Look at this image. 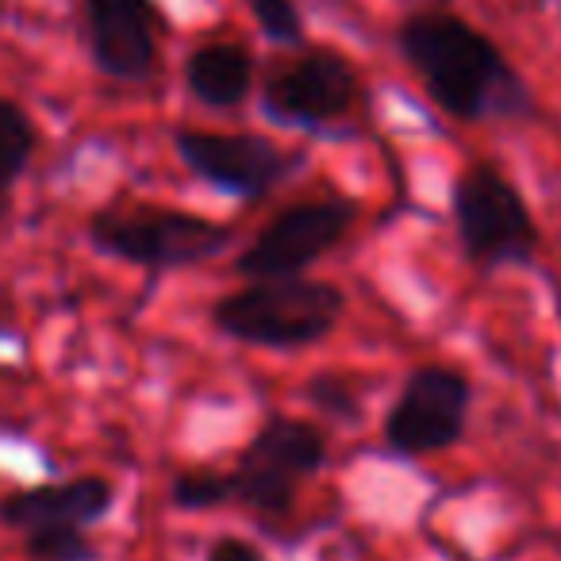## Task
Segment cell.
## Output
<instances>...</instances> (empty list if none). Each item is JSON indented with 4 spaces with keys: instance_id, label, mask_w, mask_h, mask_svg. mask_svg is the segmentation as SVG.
Segmentation results:
<instances>
[{
    "instance_id": "8fae6325",
    "label": "cell",
    "mask_w": 561,
    "mask_h": 561,
    "mask_svg": "<svg viewBox=\"0 0 561 561\" xmlns=\"http://www.w3.org/2000/svg\"><path fill=\"white\" fill-rule=\"evenodd\" d=\"M112 484L104 477H78L66 484H35V489L12 492L0 500V523L16 530H39V527H89L104 519L112 507Z\"/></svg>"
},
{
    "instance_id": "7a4b0ae2",
    "label": "cell",
    "mask_w": 561,
    "mask_h": 561,
    "mask_svg": "<svg viewBox=\"0 0 561 561\" xmlns=\"http://www.w3.org/2000/svg\"><path fill=\"white\" fill-rule=\"evenodd\" d=\"M346 312V297L312 277L250 280L242 293H231L216 305L211 320L234 343L270 346V351H297L312 346L335 331Z\"/></svg>"
},
{
    "instance_id": "4fadbf2b",
    "label": "cell",
    "mask_w": 561,
    "mask_h": 561,
    "mask_svg": "<svg viewBox=\"0 0 561 561\" xmlns=\"http://www.w3.org/2000/svg\"><path fill=\"white\" fill-rule=\"evenodd\" d=\"M35 154V127L27 112L12 101H0V208L9 201L12 185L27 170Z\"/></svg>"
},
{
    "instance_id": "9c48e42d",
    "label": "cell",
    "mask_w": 561,
    "mask_h": 561,
    "mask_svg": "<svg viewBox=\"0 0 561 561\" xmlns=\"http://www.w3.org/2000/svg\"><path fill=\"white\" fill-rule=\"evenodd\" d=\"M358 96V73L335 50H308L265 85V112L285 124H331Z\"/></svg>"
},
{
    "instance_id": "3957f363",
    "label": "cell",
    "mask_w": 561,
    "mask_h": 561,
    "mask_svg": "<svg viewBox=\"0 0 561 561\" xmlns=\"http://www.w3.org/2000/svg\"><path fill=\"white\" fill-rule=\"evenodd\" d=\"M89 242L101 254L147 270H181L216 257L231 242V227L173 208L96 211L89 219Z\"/></svg>"
},
{
    "instance_id": "30bf717a",
    "label": "cell",
    "mask_w": 561,
    "mask_h": 561,
    "mask_svg": "<svg viewBox=\"0 0 561 561\" xmlns=\"http://www.w3.org/2000/svg\"><path fill=\"white\" fill-rule=\"evenodd\" d=\"M85 12L96 70L116 81H147L158 62L162 27L154 0H85Z\"/></svg>"
},
{
    "instance_id": "8992f818",
    "label": "cell",
    "mask_w": 561,
    "mask_h": 561,
    "mask_svg": "<svg viewBox=\"0 0 561 561\" xmlns=\"http://www.w3.org/2000/svg\"><path fill=\"white\" fill-rule=\"evenodd\" d=\"M469 381L458 369L446 366H420L400 389L389 420H385V438L392 450L420 458L454 446L466 435L469 420Z\"/></svg>"
},
{
    "instance_id": "ac0fdd59",
    "label": "cell",
    "mask_w": 561,
    "mask_h": 561,
    "mask_svg": "<svg viewBox=\"0 0 561 561\" xmlns=\"http://www.w3.org/2000/svg\"><path fill=\"white\" fill-rule=\"evenodd\" d=\"M208 561H265L257 546H250L247 538H219L208 550Z\"/></svg>"
},
{
    "instance_id": "ba28073f",
    "label": "cell",
    "mask_w": 561,
    "mask_h": 561,
    "mask_svg": "<svg viewBox=\"0 0 561 561\" xmlns=\"http://www.w3.org/2000/svg\"><path fill=\"white\" fill-rule=\"evenodd\" d=\"M181 162L216 185L219 193L242 196V201H257L270 193L273 185L297 173L305 165V154H289L277 142L262 139V135H219V131H178L173 135Z\"/></svg>"
},
{
    "instance_id": "52a82bcc",
    "label": "cell",
    "mask_w": 561,
    "mask_h": 561,
    "mask_svg": "<svg viewBox=\"0 0 561 561\" xmlns=\"http://www.w3.org/2000/svg\"><path fill=\"white\" fill-rule=\"evenodd\" d=\"M354 224V204L346 201H316L293 204L239 254L234 270L247 280H277L300 277V270L323 257Z\"/></svg>"
},
{
    "instance_id": "e0dca14e",
    "label": "cell",
    "mask_w": 561,
    "mask_h": 561,
    "mask_svg": "<svg viewBox=\"0 0 561 561\" xmlns=\"http://www.w3.org/2000/svg\"><path fill=\"white\" fill-rule=\"evenodd\" d=\"M308 400L312 404H320L328 415H339V420H358V400H354L351 385L343 381V377H316L312 385H308Z\"/></svg>"
},
{
    "instance_id": "2e32d148",
    "label": "cell",
    "mask_w": 561,
    "mask_h": 561,
    "mask_svg": "<svg viewBox=\"0 0 561 561\" xmlns=\"http://www.w3.org/2000/svg\"><path fill=\"white\" fill-rule=\"evenodd\" d=\"M247 4L265 39L280 43V47H293V43L305 39V20H300V9L293 0H247Z\"/></svg>"
},
{
    "instance_id": "9a60e30c",
    "label": "cell",
    "mask_w": 561,
    "mask_h": 561,
    "mask_svg": "<svg viewBox=\"0 0 561 561\" xmlns=\"http://www.w3.org/2000/svg\"><path fill=\"white\" fill-rule=\"evenodd\" d=\"M227 500H234L231 473H181L173 481V504L185 512H208Z\"/></svg>"
},
{
    "instance_id": "6da1fadb",
    "label": "cell",
    "mask_w": 561,
    "mask_h": 561,
    "mask_svg": "<svg viewBox=\"0 0 561 561\" xmlns=\"http://www.w3.org/2000/svg\"><path fill=\"white\" fill-rule=\"evenodd\" d=\"M400 55L423 78L431 101L454 119L519 116L527 89L481 32L446 12H423L400 24Z\"/></svg>"
},
{
    "instance_id": "5b68a950",
    "label": "cell",
    "mask_w": 561,
    "mask_h": 561,
    "mask_svg": "<svg viewBox=\"0 0 561 561\" xmlns=\"http://www.w3.org/2000/svg\"><path fill=\"white\" fill-rule=\"evenodd\" d=\"M328 461V438L300 420H273L242 450L231 473L234 500L257 512L280 515L297 500L300 481L316 477Z\"/></svg>"
},
{
    "instance_id": "7c38bea8",
    "label": "cell",
    "mask_w": 561,
    "mask_h": 561,
    "mask_svg": "<svg viewBox=\"0 0 561 561\" xmlns=\"http://www.w3.org/2000/svg\"><path fill=\"white\" fill-rule=\"evenodd\" d=\"M254 62L234 43H211L201 47L185 66V85L208 108H234L250 96Z\"/></svg>"
},
{
    "instance_id": "277c9868",
    "label": "cell",
    "mask_w": 561,
    "mask_h": 561,
    "mask_svg": "<svg viewBox=\"0 0 561 561\" xmlns=\"http://www.w3.org/2000/svg\"><path fill=\"white\" fill-rule=\"evenodd\" d=\"M461 250L481 270L523 265L535 257V219L519 188L496 165H469L450 193Z\"/></svg>"
},
{
    "instance_id": "5bb4252c",
    "label": "cell",
    "mask_w": 561,
    "mask_h": 561,
    "mask_svg": "<svg viewBox=\"0 0 561 561\" xmlns=\"http://www.w3.org/2000/svg\"><path fill=\"white\" fill-rule=\"evenodd\" d=\"M27 553L35 561H93V542L78 527L27 530Z\"/></svg>"
}]
</instances>
